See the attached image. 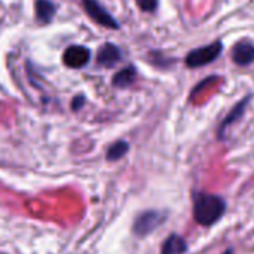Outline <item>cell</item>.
Segmentation results:
<instances>
[{
	"instance_id": "5b68a950",
	"label": "cell",
	"mask_w": 254,
	"mask_h": 254,
	"mask_svg": "<svg viewBox=\"0 0 254 254\" xmlns=\"http://www.w3.org/2000/svg\"><path fill=\"white\" fill-rule=\"evenodd\" d=\"M90 50L82 45H72L63 53V63L67 67L79 69L90 62Z\"/></svg>"
},
{
	"instance_id": "4fadbf2b",
	"label": "cell",
	"mask_w": 254,
	"mask_h": 254,
	"mask_svg": "<svg viewBox=\"0 0 254 254\" xmlns=\"http://www.w3.org/2000/svg\"><path fill=\"white\" fill-rule=\"evenodd\" d=\"M136 3L141 8V11H144V12H154L157 9L159 0H136Z\"/></svg>"
},
{
	"instance_id": "9a60e30c",
	"label": "cell",
	"mask_w": 254,
	"mask_h": 254,
	"mask_svg": "<svg viewBox=\"0 0 254 254\" xmlns=\"http://www.w3.org/2000/svg\"><path fill=\"white\" fill-rule=\"evenodd\" d=\"M224 254H233V251H232V250H227V251H226Z\"/></svg>"
},
{
	"instance_id": "6da1fadb",
	"label": "cell",
	"mask_w": 254,
	"mask_h": 254,
	"mask_svg": "<svg viewBox=\"0 0 254 254\" xmlns=\"http://www.w3.org/2000/svg\"><path fill=\"white\" fill-rule=\"evenodd\" d=\"M193 202H194L193 203L194 220L202 226H212L223 217L226 211L224 199L217 194L194 193Z\"/></svg>"
},
{
	"instance_id": "7a4b0ae2",
	"label": "cell",
	"mask_w": 254,
	"mask_h": 254,
	"mask_svg": "<svg viewBox=\"0 0 254 254\" xmlns=\"http://www.w3.org/2000/svg\"><path fill=\"white\" fill-rule=\"evenodd\" d=\"M221 51H223L221 42L220 41L212 42L211 45L190 51L186 57V64L189 67H200V66L209 64L221 54Z\"/></svg>"
},
{
	"instance_id": "8fae6325",
	"label": "cell",
	"mask_w": 254,
	"mask_h": 254,
	"mask_svg": "<svg viewBox=\"0 0 254 254\" xmlns=\"http://www.w3.org/2000/svg\"><path fill=\"white\" fill-rule=\"evenodd\" d=\"M187 250L186 241L178 235H171L162 248V254H184Z\"/></svg>"
},
{
	"instance_id": "52a82bcc",
	"label": "cell",
	"mask_w": 254,
	"mask_h": 254,
	"mask_svg": "<svg viewBox=\"0 0 254 254\" xmlns=\"http://www.w3.org/2000/svg\"><path fill=\"white\" fill-rule=\"evenodd\" d=\"M232 59L238 66H248L254 62V45L250 42H239L232 50Z\"/></svg>"
},
{
	"instance_id": "277c9868",
	"label": "cell",
	"mask_w": 254,
	"mask_h": 254,
	"mask_svg": "<svg viewBox=\"0 0 254 254\" xmlns=\"http://www.w3.org/2000/svg\"><path fill=\"white\" fill-rule=\"evenodd\" d=\"M165 221V214L159 212V211H145L141 212L133 224V232L138 236H147L150 235L154 229H157V226H160Z\"/></svg>"
},
{
	"instance_id": "5bb4252c",
	"label": "cell",
	"mask_w": 254,
	"mask_h": 254,
	"mask_svg": "<svg viewBox=\"0 0 254 254\" xmlns=\"http://www.w3.org/2000/svg\"><path fill=\"white\" fill-rule=\"evenodd\" d=\"M85 103V99H84V96H76L75 99H73V102H72V109L73 111H78V109H81L82 108V105Z\"/></svg>"
},
{
	"instance_id": "ba28073f",
	"label": "cell",
	"mask_w": 254,
	"mask_h": 254,
	"mask_svg": "<svg viewBox=\"0 0 254 254\" xmlns=\"http://www.w3.org/2000/svg\"><path fill=\"white\" fill-rule=\"evenodd\" d=\"M248 102H250V97H245L242 102H239V103L227 114V117L223 120V123H221L220 127H218V136H220V138H223V135H224V132H226L227 127H230L233 123H236V121L242 117V114H244L245 106H247Z\"/></svg>"
},
{
	"instance_id": "7c38bea8",
	"label": "cell",
	"mask_w": 254,
	"mask_h": 254,
	"mask_svg": "<svg viewBox=\"0 0 254 254\" xmlns=\"http://www.w3.org/2000/svg\"><path fill=\"white\" fill-rule=\"evenodd\" d=\"M127 151H129V144L124 141H118L114 145H111V148L106 153V159L111 162L120 160L121 157H124L127 154Z\"/></svg>"
},
{
	"instance_id": "3957f363",
	"label": "cell",
	"mask_w": 254,
	"mask_h": 254,
	"mask_svg": "<svg viewBox=\"0 0 254 254\" xmlns=\"http://www.w3.org/2000/svg\"><path fill=\"white\" fill-rule=\"evenodd\" d=\"M84 9L87 12V15L97 24L108 27V29H120V24L117 23V20L97 2V0H82Z\"/></svg>"
},
{
	"instance_id": "30bf717a",
	"label": "cell",
	"mask_w": 254,
	"mask_h": 254,
	"mask_svg": "<svg viewBox=\"0 0 254 254\" xmlns=\"http://www.w3.org/2000/svg\"><path fill=\"white\" fill-rule=\"evenodd\" d=\"M136 78V69L133 66H127L124 69H121L120 72H117L112 78V84L115 87H121V88H126L133 84Z\"/></svg>"
},
{
	"instance_id": "8992f818",
	"label": "cell",
	"mask_w": 254,
	"mask_h": 254,
	"mask_svg": "<svg viewBox=\"0 0 254 254\" xmlns=\"http://www.w3.org/2000/svg\"><path fill=\"white\" fill-rule=\"evenodd\" d=\"M121 59V53L118 50V47H115L114 44H103L99 51H97V64L103 66V67H112L115 66Z\"/></svg>"
},
{
	"instance_id": "9c48e42d",
	"label": "cell",
	"mask_w": 254,
	"mask_h": 254,
	"mask_svg": "<svg viewBox=\"0 0 254 254\" xmlns=\"http://www.w3.org/2000/svg\"><path fill=\"white\" fill-rule=\"evenodd\" d=\"M35 11H36V18L41 23L48 24V23H51L57 9H56V5L51 2V0H36Z\"/></svg>"
}]
</instances>
